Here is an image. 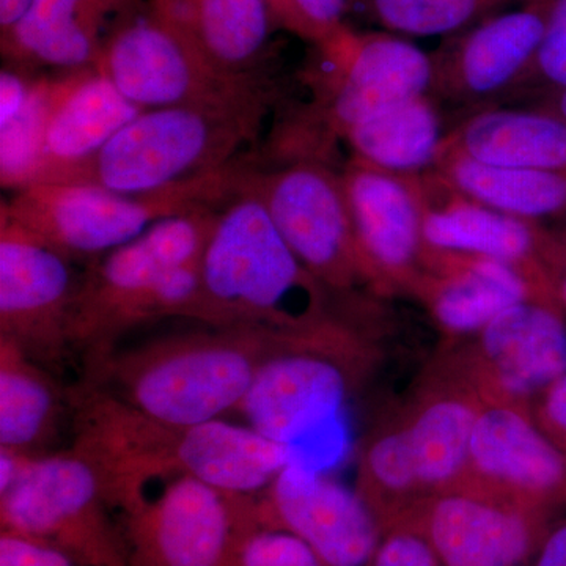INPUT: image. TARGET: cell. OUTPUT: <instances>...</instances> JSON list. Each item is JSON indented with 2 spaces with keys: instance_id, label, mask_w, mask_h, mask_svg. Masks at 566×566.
Listing matches in <instances>:
<instances>
[{
  "instance_id": "6da1fadb",
  "label": "cell",
  "mask_w": 566,
  "mask_h": 566,
  "mask_svg": "<svg viewBox=\"0 0 566 566\" xmlns=\"http://www.w3.org/2000/svg\"><path fill=\"white\" fill-rule=\"evenodd\" d=\"M71 452L95 469L118 512L132 509L155 483L200 480L230 493L262 494L296 447L249 424L211 420L175 424L142 415L82 378L69 389Z\"/></svg>"
},
{
  "instance_id": "7a4b0ae2",
  "label": "cell",
  "mask_w": 566,
  "mask_h": 566,
  "mask_svg": "<svg viewBox=\"0 0 566 566\" xmlns=\"http://www.w3.org/2000/svg\"><path fill=\"white\" fill-rule=\"evenodd\" d=\"M282 98L273 77L219 98L142 111L91 158L41 181L147 193L218 172L245 158L241 151L259 142Z\"/></svg>"
},
{
  "instance_id": "3957f363",
  "label": "cell",
  "mask_w": 566,
  "mask_h": 566,
  "mask_svg": "<svg viewBox=\"0 0 566 566\" xmlns=\"http://www.w3.org/2000/svg\"><path fill=\"white\" fill-rule=\"evenodd\" d=\"M85 360L84 378L142 415L197 424L240 411L279 331L211 327Z\"/></svg>"
},
{
  "instance_id": "277c9868",
  "label": "cell",
  "mask_w": 566,
  "mask_h": 566,
  "mask_svg": "<svg viewBox=\"0 0 566 566\" xmlns=\"http://www.w3.org/2000/svg\"><path fill=\"white\" fill-rule=\"evenodd\" d=\"M244 177L219 207L189 319L286 333L329 318V290L297 260Z\"/></svg>"
},
{
  "instance_id": "5b68a950",
  "label": "cell",
  "mask_w": 566,
  "mask_h": 566,
  "mask_svg": "<svg viewBox=\"0 0 566 566\" xmlns=\"http://www.w3.org/2000/svg\"><path fill=\"white\" fill-rule=\"evenodd\" d=\"M219 207L164 219L88 268L71 318L74 354L85 363L117 348L142 324L189 318Z\"/></svg>"
},
{
  "instance_id": "8992f818",
  "label": "cell",
  "mask_w": 566,
  "mask_h": 566,
  "mask_svg": "<svg viewBox=\"0 0 566 566\" xmlns=\"http://www.w3.org/2000/svg\"><path fill=\"white\" fill-rule=\"evenodd\" d=\"M305 71L311 99L275 129L274 161L319 159L333 164L334 148L357 125L394 104L430 92L431 52L392 32L346 28L314 46Z\"/></svg>"
},
{
  "instance_id": "52a82bcc",
  "label": "cell",
  "mask_w": 566,
  "mask_h": 566,
  "mask_svg": "<svg viewBox=\"0 0 566 566\" xmlns=\"http://www.w3.org/2000/svg\"><path fill=\"white\" fill-rule=\"evenodd\" d=\"M376 363L374 342L338 315L279 331L238 415L266 438L296 447L344 415Z\"/></svg>"
},
{
  "instance_id": "ba28073f",
  "label": "cell",
  "mask_w": 566,
  "mask_h": 566,
  "mask_svg": "<svg viewBox=\"0 0 566 566\" xmlns=\"http://www.w3.org/2000/svg\"><path fill=\"white\" fill-rule=\"evenodd\" d=\"M251 166L243 158L218 172L147 193H118L77 182H31L3 200L0 214L73 259L102 256L164 219L219 207L240 188Z\"/></svg>"
},
{
  "instance_id": "9c48e42d",
  "label": "cell",
  "mask_w": 566,
  "mask_h": 566,
  "mask_svg": "<svg viewBox=\"0 0 566 566\" xmlns=\"http://www.w3.org/2000/svg\"><path fill=\"white\" fill-rule=\"evenodd\" d=\"M259 193L279 232L324 289L344 296L387 297L365 259L340 170L319 159H290L244 177Z\"/></svg>"
},
{
  "instance_id": "30bf717a",
  "label": "cell",
  "mask_w": 566,
  "mask_h": 566,
  "mask_svg": "<svg viewBox=\"0 0 566 566\" xmlns=\"http://www.w3.org/2000/svg\"><path fill=\"white\" fill-rule=\"evenodd\" d=\"M114 510L95 469L69 450L36 457L20 482L0 494V527L80 566H129Z\"/></svg>"
},
{
  "instance_id": "8fae6325",
  "label": "cell",
  "mask_w": 566,
  "mask_h": 566,
  "mask_svg": "<svg viewBox=\"0 0 566 566\" xmlns=\"http://www.w3.org/2000/svg\"><path fill=\"white\" fill-rule=\"evenodd\" d=\"M256 495L189 476L163 483L158 494L122 512L129 566H226L241 536L259 524Z\"/></svg>"
},
{
  "instance_id": "7c38bea8",
  "label": "cell",
  "mask_w": 566,
  "mask_h": 566,
  "mask_svg": "<svg viewBox=\"0 0 566 566\" xmlns=\"http://www.w3.org/2000/svg\"><path fill=\"white\" fill-rule=\"evenodd\" d=\"M73 260L0 214V337L55 375L74 354L70 329L82 275Z\"/></svg>"
},
{
  "instance_id": "4fadbf2b",
  "label": "cell",
  "mask_w": 566,
  "mask_h": 566,
  "mask_svg": "<svg viewBox=\"0 0 566 566\" xmlns=\"http://www.w3.org/2000/svg\"><path fill=\"white\" fill-rule=\"evenodd\" d=\"M545 22L546 0H527L446 36L431 52L428 95L442 112H455V125L475 112L504 106L532 69Z\"/></svg>"
},
{
  "instance_id": "5bb4252c",
  "label": "cell",
  "mask_w": 566,
  "mask_h": 566,
  "mask_svg": "<svg viewBox=\"0 0 566 566\" xmlns=\"http://www.w3.org/2000/svg\"><path fill=\"white\" fill-rule=\"evenodd\" d=\"M441 357L483 401L531 408L566 375V314L553 301H524Z\"/></svg>"
},
{
  "instance_id": "9a60e30c",
  "label": "cell",
  "mask_w": 566,
  "mask_h": 566,
  "mask_svg": "<svg viewBox=\"0 0 566 566\" xmlns=\"http://www.w3.org/2000/svg\"><path fill=\"white\" fill-rule=\"evenodd\" d=\"M95 70L144 111L219 98L274 77L219 73L151 9L150 0L111 36Z\"/></svg>"
},
{
  "instance_id": "2e32d148",
  "label": "cell",
  "mask_w": 566,
  "mask_h": 566,
  "mask_svg": "<svg viewBox=\"0 0 566 566\" xmlns=\"http://www.w3.org/2000/svg\"><path fill=\"white\" fill-rule=\"evenodd\" d=\"M457 488L560 516L566 512V453L538 427L528 406L485 401Z\"/></svg>"
},
{
  "instance_id": "e0dca14e",
  "label": "cell",
  "mask_w": 566,
  "mask_h": 566,
  "mask_svg": "<svg viewBox=\"0 0 566 566\" xmlns=\"http://www.w3.org/2000/svg\"><path fill=\"white\" fill-rule=\"evenodd\" d=\"M256 516L300 538L326 566H367L385 531L356 488L297 458L256 495Z\"/></svg>"
},
{
  "instance_id": "ac0fdd59",
  "label": "cell",
  "mask_w": 566,
  "mask_h": 566,
  "mask_svg": "<svg viewBox=\"0 0 566 566\" xmlns=\"http://www.w3.org/2000/svg\"><path fill=\"white\" fill-rule=\"evenodd\" d=\"M357 241L386 296L409 294L427 271L422 177L349 159L340 170Z\"/></svg>"
},
{
  "instance_id": "d6986e66",
  "label": "cell",
  "mask_w": 566,
  "mask_h": 566,
  "mask_svg": "<svg viewBox=\"0 0 566 566\" xmlns=\"http://www.w3.org/2000/svg\"><path fill=\"white\" fill-rule=\"evenodd\" d=\"M401 517L423 532L442 566H528L557 516L452 488Z\"/></svg>"
},
{
  "instance_id": "ffe728a7",
  "label": "cell",
  "mask_w": 566,
  "mask_h": 566,
  "mask_svg": "<svg viewBox=\"0 0 566 566\" xmlns=\"http://www.w3.org/2000/svg\"><path fill=\"white\" fill-rule=\"evenodd\" d=\"M485 405L474 387L438 357L394 416L415 464L423 501L460 485L476 417Z\"/></svg>"
},
{
  "instance_id": "44dd1931",
  "label": "cell",
  "mask_w": 566,
  "mask_h": 566,
  "mask_svg": "<svg viewBox=\"0 0 566 566\" xmlns=\"http://www.w3.org/2000/svg\"><path fill=\"white\" fill-rule=\"evenodd\" d=\"M409 296L423 305L436 327L453 342L479 333L513 305L553 301L545 283L523 268L430 248L427 271Z\"/></svg>"
},
{
  "instance_id": "7402d4cb",
  "label": "cell",
  "mask_w": 566,
  "mask_h": 566,
  "mask_svg": "<svg viewBox=\"0 0 566 566\" xmlns=\"http://www.w3.org/2000/svg\"><path fill=\"white\" fill-rule=\"evenodd\" d=\"M148 0H35L20 24L0 36L6 65L39 74L95 70L115 31Z\"/></svg>"
},
{
  "instance_id": "603a6c76",
  "label": "cell",
  "mask_w": 566,
  "mask_h": 566,
  "mask_svg": "<svg viewBox=\"0 0 566 566\" xmlns=\"http://www.w3.org/2000/svg\"><path fill=\"white\" fill-rule=\"evenodd\" d=\"M150 7L219 73H273L277 28L268 0H150Z\"/></svg>"
},
{
  "instance_id": "cb8c5ba5",
  "label": "cell",
  "mask_w": 566,
  "mask_h": 566,
  "mask_svg": "<svg viewBox=\"0 0 566 566\" xmlns=\"http://www.w3.org/2000/svg\"><path fill=\"white\" fill-rule=\"evenodd\" d=\"M422 182L427 197L423 237L428 248L515 264L547 286L539 263L542 223L524 221L465 199L428 175H423Z\"/></svg>"
},
{
  "instance_id": "d4e9b609",
  "label": "cell",
  "mask_w": 566,
  "mask_h": 566,
  "mask_svg": "<svg viewBox=\"0 0 566 566\" xmlns=\"http://www.w3.org/2000/svg\"><path fill=\"white\" fill-rule=\"evenodd\" d=\"M441 153L494 166L566 174V120L534 104L491 107L453 125Z\"/></svg>"
},
{
  "instance_id": "484cf974",
  "label": "cell",
  "mask_w": 566,
  "mask_h": 566,
  "mask_svg": "<svg viewBox=\"0 0 566 566\" xmlns=\"http://www.w3.org/2000/svg\"><path fill=\"white\" fill-rule=\"evenodd\" d=\"M142 111L96 70L65 73L31 182L91 158Z\"/></svg>"
},
{
  "instance_id": "4316f807",
  "label": "cell",
  "mask_w": 566,
  "mask_h": 566,
  "mask_svg": "<svg viewBox=\"0 0 566 566\" xmlns=\"http://www.w3.org/2000/svg\"><path fill=\"white\" fill-rule=\"evenodd\" d=\"M66 416L69 389H62L57 375L0 337V447L48 455Z\"/></svg>"
},
{
  "instance_id": "83f0119b",
  "label": "cell",
  "mask_w": 566,
  "mask_h": 566,
  "mask_svg": "<svg viewBox=\"0 0 566 566\" xmlns=\"http://www.w3.org/2000/svg\"><path fill=\"white\" fill-rule=\"evenodd\" d=\"M428 177L449 191L535 223L566 216V174L483 164L441 153Z\"/></svg>"
},
{
  "instance_id": "f1b7e54d",
  "label": "cell",
  "mask_w": 566,
  "mask_h": 566,
  "mask_svg": "<svg viewBox=\"0 0 566 566\" xmlns=\"http://www.w3.org/2000/svg\"><path fill=\"white\" fill-rule=\"evenodd\" d=\"M447 133L444 112L424 93L360 123L344 142L356 161L401 177H423L438 164Z\"/></svg>"
},
{
  "instance_id": "f546056e",
  "label": "cell",
  "mask_w": 566,
  "mask_h": 566,
  "mask_svg": "<svg viewBox=\"0 0 566 566\" xmlns=\"http://www.w3.org/2000/svg\"><path fill=\"white\" fill-rule=\"evenodd\" d=\"M357 2V0H356ZM365 13L397 35L446 36L527 0H360Z\"/></svg>"
},
{
  "instance_id": "4dcf8cb0",
  "label": "cell",
  "mask_w": 566,
  "mask_h": 566,
  "mask_svg": "<svg viewBox=\"0 0 566 566\" xmlns=\"http://www.w3.org/2000/svg\"><path fill=\"white\" fill-rule=\"evenodd\" d=\"M63 80L65 73L36 77L28 104L13 120L0 126V181L3 189L13 192L32 181Z\"/></svg>"
},
{
  "instance_id": "1f68e13d",
  "label": "cell",
  "mask_w": 566,
  "mask_h": 566,
  "mask_svg": "<svg viewBox=\"0 0 566 566\" xmlns=\"http://www.w3.org/2000/svg\"><path fill=\"white\" fill-rule=\"evenodd\" d=\"M356 0H268L277 31L314 46L329 43L348 25L345 18Z\"/></svg>"
},
{
  "instance_id": "d6a6232c",
  "label": "cell",
  "mask_w": 566,
  "mask_h": 566,
  "mask_svg": "<svg viewBox=\"0 0 566 566\" xmlns=\"http://www.w3.org/2000/svg\"><path fill=\"white\" fill-rule=\"evenodd\" d=\"M566 91V0H546L545 33L526 80L512 99H536ZM510 99V102H512Z\"/></svg>"
},
{
  "instance_id": "836d02e7",
  "label": "cell",
  "mask_w": 566,
  "mask_h": 566,
  "mask_svg": "<svg viewBox=\"0 0 566 566\" xmlns=\"http://www.w3.org/2000/svg\"><path fill=\"white\" fill-rule=\"evenodd\" d=\"M226 566H326L314 551L283 528L255 524L249 528Z\"/></svg>"
},
{
  "instance_id": "e575fe53",
  "label": "cell",
  "mask_w": 566,
  "mask_h": 566,
  "mask_svg": "<svg viewBox=\"0 0 566 566\" xmlns=\"http://www.w3.org/2000/svg\"><path fill=\"white\" fill-rule=\"evenodd\" d=\"M367 566H442L433 546L412 521L398 517L386 524Z\"/></svg>"
},
{
  "instance_id": "d590c367",
  "label": "cell",
  "mask_w": 566,
  "mask_h": 566,
  "mask_svg": "<svg viewBox=\"0 0 566 566\" xmlns=\"http://www.w3.org/2000/svg\"><path fill=\"white\" fill-rule=\"evenodd\" d=\"M539 263L551 297L566 314V216L543 226Z\"/></svg>"
},
{
  "instance_id": "8d00e7d4",
  "label": "cell",
  "mask_w": 566,
  "mask_h": 566,
  "mask_svg": "<svg viewBox=\"0 0 566 566\" xmlns=\"http://www.w3.org/2000/svg\"><path fill=\"white\" fill-rule=\"evenodd\" d=\"M0 566H80L54 547L25 538V536L0 532Z\"/></svg>"
},
{
  "instance_id": "74e56055",
  "label": "cell",
  "mask_w": 566,
  "mask_h": 566,
  "mask_svg": "<svg viewBox=\"0 0 566 566\" xmlns=\"http://www.w3.org/2000/svg\"><path fill=\"white\" fill-rule=\"evenodd\" d=\"M531 411L538 427L566 453V375L532 401Z\"/></svg>"
},
{
  "instance_id": "f35d334b",
  "label": "cell",
  "mask_w": 566,
  "mask_h": 566,
  "mask_svg": "<svg viewBox=\"0 0 566 566\" xmlns=\"http://www.w3.org/2000/svg\"><path fill=\"white\" fill-rule=\"evenodd\" d=\"M36 74L6 65L0 73V126L13 120L31 98Z\"/></svg>"
},
{
  "instance_id": "ab89813d",
  "label": "cell",
  "mask_w": 566,
  "mask_h": 566,
  "mask_svg": "<svg viewBox=\"0 0 566 566\" xmlns=\"http://www.w3.org/2000/svg\"><path fill=\"white\" fill-rule=\"evenodd\" d=\"M528 566H566V512L546 528Z\"/></svg>"
},
{
  "instance_id": "60d3db41",
  "label": "cell",
  "mask_w": 566,
  "mask_h": 566,
  "mask_svg": "<svg viewBox=\"0 0 566 566\" xmlns=\"http://www.w3.org/2000/svg\"><path fill=\"white\" fill-rule=\"evenodd\" d=\"M36 457L0 447V494H6L20 482Z\"/></svg>"
},
{
  "instance_id": "b9f144b4",
  "label": "cell",
  "mask_w": 566,
  "mask_h": 566,
  "mask_svg": "<svg viewBox=\"0 0 566 566\" xmlns=\"http://www.w3.org/2000/svg\"><path fill=\"white\" fill-rule=\"evenodd\" d=\"M35 0H0V36L20 24Z\"/></svg>"
},
{
  "instance_id": "7bdbcfd3",
  "label": "cell",
  "mask_w": 566,
  "mask_h": 566,
  "mask_svg": "<svg viewBox=\"0 0 566 566\" xmlns=\"http://www.w3.org/2000/svg\"><path fill=\"white\" fill-rule=\"evenodd\" d=\"M534 106L545 107V109L554 112L558 117L566 120V91L549 93L543 98L536 99Z\"/></svg>"
}]
</instances>
